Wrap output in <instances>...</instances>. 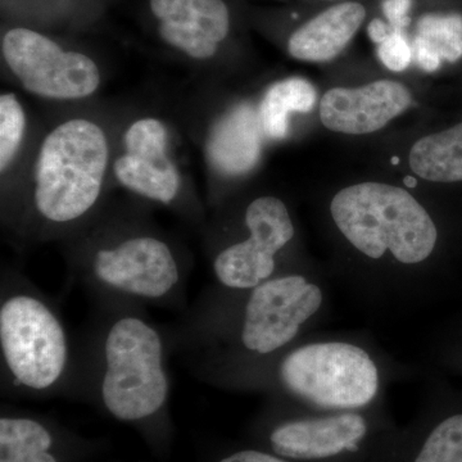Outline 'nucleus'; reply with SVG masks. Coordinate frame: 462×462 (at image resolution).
<instances>
[{"mask_svg":"<svg viewBox=\"0 0 462 462\" xmlns=\"http://www.w3.org/2000/svg\"><path fill=\"white\" fill-rule=\"evenodd\" d=\"M325 305L320 282L284 270L245 291L207 288L165 329L187 365L263 360L311 334Z\"/></svg>","mask_w":462,"mask_h":462,"instance_id":"nucleus-1","label":"nucleus"},{"mask_svg":"<svg viewBox=\"0 0 462 462\" xmlns=\"http://www.w3.org/2000/svg\"><path fill=\"white\" fill-rule=\"evenodd\" d=\"M187 366L212 387L266 393L312 411L375 409L391 379L384 356L366 339L312 333L263 360Z\"/></svg>","mask_w":462,"mask_h":462,"instance_id":"nucleus-2","label":"nucleus"},{"mask_svg":"<svg viewBox=\"0 0 462 462\" xmlns=\"http://www.w3.org/2000/svg\"><path fill=\"white\" fill-rule=\"evenodd\" d=\"M75 342L69 397L93 401L116 420L133 424L165 415L172 351L165 327L151 320L145 307L94 305Z\"/></svg>","mask_w":462,"mask_h":462,"instance_id":"nucleus-3","label":"nucleus"},{"mask_svg":"<svg viewBox=\"0 0 462 462\" xmlns=\"http://www.w3.org/2000/svg\"><path fill=\"white\" fill-rule=\"evenodd\" d=\"M76 342L57 302L12 270L0 282V391L7 397L69 396Z\"/></svg>","mask_w":462,"mask_h":462,"instance_id":"nucleus-4","label":"nucleus"},{"mask_svg":"<svg viewBox=\"0 0 462 462\" xmlns=\"http://www.w3.org/2000/svg\"><path fill=\"white\" fill-rule=\"evenodd\" d=\"M87 245L75 258L72 278L94 305L188 309L187 267L162 236L126 231Z\"/></svg>","mask_w":462,"mask_h":462,"instance_id":"nucleus-5","label":"nucleus"},{"mask_svg":"<svg viewBox=\"0 0 462 462\" xmlns=\"http://www.w3.org/2000/svg\"><path fill=\"white\" fill-rule=\"evenodd\" d=\"M330 215L348 245L374 263L392 258L398 266L416 267L436 251V223L402 188L384 182L351 185L333 197Z\"/></svg>","mask_w":462,"mask_h":462,"instance_id":"nucleus-6","label":"nucleus"},{"mask_svg":"<svg viewBox=\"0 0 462 462\" xmlns=\"http://www.w3.org/2000/svg\"><path fill=\"white\" fill-rule=\"evenodd\" d=\"M107 136L99 125L74 118L42 142L32 197L33 220L42 229L80 223L96 208L107 171Z\"/></svg>","mask_w":462,"mask_h":462,"instance_id":"nucleus-7","label":"nucleus"},{"mask_svg":"<svg viewBox=\"0 0 462 462\" xmlns=\"http://www.w3.org/2000/svg\"><path fill=\"white\" fill-rule=\"evenodd\" d=\"M281 416L272 422L267 443L291 461L336 462L369 449L378 431L379 407L361 411H312L273 400Z\"/></svg>","mask_w":462,"mask_h":462,"instance_id":"nucleus-8","label":"nucleus"},{"mask_svg":"<svg viewBox=\"0 0 462 462\" xmlns=\"http://www.w3.org/2000/svg\"><path fill=\"white\" fill-rule=\"evenodd\" d=\"M245 234L221 245L212 254L216 287L245 291L287 269L279 257L296 236V226L287 205L273 196L252 200L243 212Z\"/></svg>","mask_w":462,"mask_h":462,"instance_id":"nucleus-9","label":"nucleus"},{"mask_svg":"<svg viewBox=\"0 0 462 462\" xmlns=\"http://www.w3.org/2000/svg\"><path fill=\"white\" fill-rule=\"evenodd\" d=\"M2 54L23 89L42 98L81 99L98 90L100 72L90 57L66 51L35 30H8L2 38Z\"/></svg>","mask_w":462,"mask_h":462,"instance_id":"nucleus-10","label":"nucleus"},{"mask_svg":"<svg viewBox=\"0 0 462 462\" xmlns=\"http://www.w3.org/2000/svg\"><path fill=\"white\" fill-rule=\"evenodd\" d=\"M125 153L115 161L116 180L127 190L161 205L180 196L181 178L169 156V133L157 118L130 125L124 136Z\"/></svg>","mask_w":462,"mask_h":462,"instance_id":"nucleus-11","label":"nucleus"},{"mask_svg":"<svg viewBox=\"0 0 462 462\" xmlns=\"http://www.w3.org/2000/svg\"><path fill=\"white\" fill-rule=\"evenodd\" d=\"M412 97L397 81H374L360 88H334L320 102L321 123L331 132L363 135L383 129L402 115Z\"/></svg>","mask_w":462,"mask_h":462,"instance_id":"nucleus-12","label":"nucleus"},{"mask_svg":"<svg viewBox=\"0 0 462 462\" xmlns=\"http://www.w3.org/2000/svg\"><path fill=\"white\" fill-rule=\"evenodd\" d=\"M260 114L249 103H240L212 126L207 156L216 171L238 178L257 165L263 151Z\"/></svg>","mask_w":462,"mask_h":462,"instance_id":"nucleus-13","label":"nucleus"},{"mask_svg":"<svg viewBox=\"0 0 462 462\" xmlns=\"http://www.w3.org/2000/svg\"><path fill=\"white\" fill-rule=\"evenodd\" d=\"M365 17L366 11L360 3L334 5L291 33L288 42L289 54L306 62L333 60L352 41Z\"/></svg>","mask_w":462,"mask_h":462,"instance_id":"nucleus-14","label":"nucleus"},{"mask_svg":"<svg viewBox=\"0 0 462 462\" xmlns=\"http://www.w3.org/2000/svg\"><path fill=\"white\" fill-rule=\"evenodd\" d=\"M56 437L47 422L26 413L3 412L0 462H60Z\"/></svg>","mask_w":462,"mask_h":462,"instance_id":"nucleus-15","label":"nucleus"},{"mask_svg":"<svg viewBox=\"0 0 462 462\" xmlns=\"http://www.w3.org/2000/svg\"><path fill=\"white\" fill-rule=\"evenodd\" d=\"M412 56L424 71L433 72L442 62L462 57V16L457 14H430L416 26Z\"/></svg>","mask_w":462,"mask_h":462,"instance_id":"nucleus-16","label":"nucleus"},{"mask_svg":"<svg viewBox=\"0 0 462 462\" xmlns=\"http://www.w3.org/2000/svg\"><path fill=\"white\" fill-rule=\"evenodd\" d=\"M410 167L424 180L462 181V123L416 142L410 152Z\"/></svg>","mask_w":462,"mask_h":462,"instance_id":"nucleus-17","label":"nucleus"},{"mask_svg":"<svg viewBox=\"0 0 462 462\" xmlns=\"http://www.w3.org/2000/svg\"><path fill=\"white\" fill-rule=\"evenodd\" d=\"M318 93L305 79L291 78L272 85L261 100L258 114L267 138L282 139L289 130V115L309 114L314 108Z\"/></svg>","mask_w":462,"mask_h":462,"instance_id":"nucleus-18","label":"nucleus"},{"mask_svg":"<svg viewBox=\"0 0 462 462\" xmlns=\"http://www.w3.org/2000/svg\"><path fill=\"white\" fill-rule=\"evenodd\" d=\"M409 462H462V412L452 413L431 427Z\"/></svg>","mask_w":462,"mask_h":462,"instance_id":"nucleus-19","label":"nucleus"},{"mask_svg":"<svg viewBox=\"0 0 462 462\" xmlns=\"http://www.w3.org/2000/svg\"><path fill=\"white\" fill-rule=\"evenodd\" d=\"M158 33L170 47L194 60H208L217 51L218 44L206 38L197 21H162L158 25Z\"/></svg>","mask_w":462,"mask_h":462,"instance_id":"nucleus-20","label":"nucleus"},{"mask_svg":"<svg viewBox=\"0 0 462 462\" xmlns=\"http://www.w3.org/2000/svg\"><path fill=\"white\" fill-rule=\"evenodd\" d=\"M26 129V115L14 93L0 97V170L5 172L16 156Z\"/></svg>","mask_w":462,"mask_h":462,"instance_id":"nucleus-21","label":"nucleus"},{"mask_svg":"<svg viewBox=\"0 0 462 462\" xmlns=\"http://www.w3.org/2000/svg\"><path fill=\"white\" fill-rule=\"evenodd\" d=\"M197 23L206 38L220 44L229 33V8L224 0H199Z\"/></svg>","mask_w":462,"mask_h":462,"instance_id":"nucleus-22","label":"nucleus"},{"mask_svg":"<svg viewBox=\"0 0 462 462\" xmlns=\"http://www.w3.org/2000/svg\"><path fill=\"white\" fill-rule=\"evenodd\" d=\"M378 56L391 71L402 72L411 63L412 50L402 32L392 30L391 35L379 44Z\"/></svg>","mask_w":462,"mask_h":462,"instance_id":"nucleus-23","label":"nucleus"},{"mask_svg":"<svg viewBox=\"0 0 462 462\" xmlns=\"http://www.w3.org/2000/svg\"><path fill=\"white\" fill-rule=\"evenodd\" d=\"M199 0H149V9L162 21H197Z\"/></svg>","mask_w":462,"mask_h":462,"instance_id":"nucleus-24","label":"nucleus"},{"mask_svg":"<svg viewBox=\"0 0 462 462\" xmlns=\"http://www.w3.org/2000/svg\"><path fill=\"white\" fill-rule=\"evenodd\" d=\"M411 5L412 0H384L383 2V12L392 30L403 32V29L410 25L409 12Z\"/></svg>","mask_w":462,"mask_h":462,"instance_id":"nucleus-25","label":"nucleus"},{"mask_svg":"<svg viewBox=\"0 0 462 462\" xmlns=\"http://www.w3.org/2000/svg\"><path fill=\"white\" fill-rule=\"evenodd\" d=\"M218 462H294L273 454V452L261 451V449H240L233 454L225 456Z\"/></svg>","mask_w":462,"mask_h":462,"instance_id":"nucleus-26","label":"nucleus"},{"mask_svg":"<svg viewBox=\"0 0 462 462\" xmlns=\"http://www.w3.org/2000/svg\"><path fill=\"white\" fill-rule=\"evenodd\" d=\"M391 26L385 25L379 18L373 20L369 26H367V33H369L370 39L376 42V44H382L391 35Z\"/></svg>","mask_w":462,"mask_h":462,"instance_id":"nucleus-27","label":"nucleus"},{"mask_svg":"<svg viewBox=\"0 0 462 462\" xmlns=\"http://www.w3.org/2000/svg\"><path fill=\"white\" fill-rule=\"evenodd\" d=\"M404 182H406L407 187L415 188L416 179L412 178V176H407V178H404Z\"/></svg>","mask_w":462,"mask_h":462,"instance_id":"nucleus-28","label":"nucleus"},{"mask_svg":"<svg viewBox=\"0 0 462 462\" xmlns=\"http://www.w3.org/2000/svg\"><path fill=\"white\" fill-rule=\"evenodd\" d=\"M392 163H393V165H398V163H400V158H398V157L392 158Z\"/></svg>","mask_w":462,"mask_h":462,"instance_id":"nucleus-29","label":"nucleus"}]
</instances>
